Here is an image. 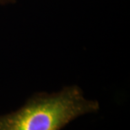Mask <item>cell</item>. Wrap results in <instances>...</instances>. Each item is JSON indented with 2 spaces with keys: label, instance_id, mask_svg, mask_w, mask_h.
I'll return each mask as SVG.
<instances>
[{
  "label": "cell",
  "instance_id": "cell-2",
  "mask_svg": "<svg viewBox=\"0 0 130 130\" xmlns=\"http://www.w3.org/2000/svg\"><path fill=\"white\" fill-rule=\"evenodd\" d=\"M16 2V0H0V5H7L11 4Z\"/></svg>",
  "mask_w": 130,
  "mask_h": 130
},
{
  "label": "cell",
  "instance_id": "cell-1",
  "mask_svg": "<svg viewBox=\"0 0 130 130\" xmlns=\"http://www.w3.org/2000/svg\"><path fill=\"white\" fill-rule=\"evenodd\" d=\"M98 101L88 99L72 85L32 96L14 112L0 115V130H61L80 116L96 112Z\"/></svg>",
  "mask_w": 130,
  "mask_h": 130
}]
</instances>
